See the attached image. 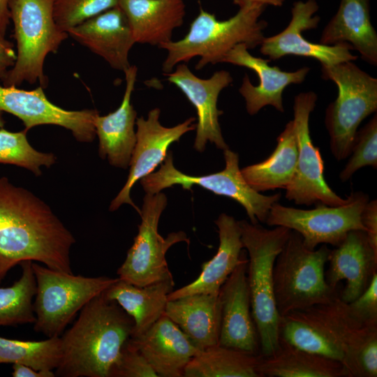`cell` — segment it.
Wrapping results in <instances>:
<instances>
[{"label":"cell","mask_w":377,"mask_h":377,"mask_svg":"<svg viewBox=\"0 0 377 377\" xmlns=\"http://www.w3.org/2000/svg\"><path fill=\"white\" fill-rule=\"evenodd\" d=\"M276 148L263 161L241 169L248 184L258 192L284 188L291 182L297 160V144L293 120L276 138Z\"/></svg>","instance_id":"f546056e"},{"label":"cell","mask_w":377,"mask_h":377,"mask_svg":"<svg viewBox=\"0 0 377 377\" xmlns=\"http://www.w3.org/2000/svg\"><path fill=\"white\" fill-rule=\"evenodd\" d=\"M362 328L349 317L346 303L339 296L331 303L281 316L279 341L337 360L345 367L349 349Z\"/></svg>","instance_id":"9c48e42d"},{"label":"cell","mask_w":377,"mask_h":377,"mask_svg":"<svg viewBox=\"0 0 377 377\" xmlns=\"http://www.w3.org/2000/svg\"><path fill=\"white\" fill-rule=\"evenodd\" d=\"M215 223L219 237L216 253L202 264L201 272L195 280L170 293L168 301L198 293L219 295L222 285L241 261L245 253L238 221L222 213Z\"/></svg>","instance_id":"cb8c5ba5"},{"label":"cell","mask_w":377,"mask_h":377,"mask_svg":"<svg viewBox=\"0 0 377 377\" xmlns=\"http://www.w3.org/2000/svg\"><path fill=\"white\" fill-rule=\"evenodd\" d=\"M175 68L172 72L164 75L184 94L196 110L195 149L203 151L208 141L223 151L229 148L221 133L219 117L223 111L218 109L217 102L221 91L232 82L230 73L220 70L209 78L202 79L194 75L184 63Z\"/></svg>","instance_id":"e0dca14e"},{"label":"cell","mask_w":377,"mask_h":377,"mask_svg":"<svg viewBox=\"0 0 377 377\" xmlns=\"http://www.w3.org/2000/svg\"><path fill=\"white\" fill-rule=\"evenodd\" d=\"M5 120L3 117V112L0 110V130L3 128Z\"/></svg>","instance_id":"f6af8a7d"},{"label":"cell","mask_w":377,"mask_h":377,"mask_svg":"<svg viewBox=\"0 0 377 377\" xmlns=\"http://www.w3.org/2000/svg\"><path fill=\"white\" fill-rule=\"evenodd\" d=\"M325 272V280L332 288L341 281L346 284L339 293L340 299L350 303L369 286L377 273V251L370 245L363 230L350 231L342 242L330 250Z\"/></svg>","instance_id":"ffe728a7"},{"label":"cell","mask_w":377,"mask_h":377,"mask_svg":"<svg viewBox=\"0 0 377 377\" xmlns=\"http://www.w3.org/2000/svg\"><path fill=\"white\" fill-rule=\"evenodd\" d=\"M164 314L201 350L219 344L221 321L219 295L198 293L168 301Z\"/></svg>","instance_id":"4316f807"},{"label":"cell","mask_w":377,"mask_h":377,"mask_svg":"<svg viewBox=\"0 0 377 377\" xmlns=\"http://www.w3.org/2000/svg\"><path fill=\"white\" fill-rule=\"evenodd\" d=\"M330 249L327 244L309 249L295 230L277 256L273 269L274 294L280 317L332 302L339 296L325 276Z\"/></svg>","instance_id":"5b68a950"},{"label":"cell","mask_w":377,"mask_h":377,"mask_svg":"<svg viewBox=\"0 0 377 377\" xmlns=\"http://www.w3.org/2000/svg\"><path fill=\"white\" fill-rule=\"evenodd\" d=\"M174 286L173 279L138 286L118 278L103 293L133 318L134 326L131 337H135L147 330L164 313L168 295Z\"/></svg>","instance_id":"83f0119b"},{"label":"cell","mask_w":377,"mask_h":377,"mask_svg":"<svg viewBox=\"0 0 377 377\" xmlns=\"http://www.w3.org/2000/svg\"><path fill=\"white\" fill-rule=\"evenodd\" d=\"M260 354L253 355L216 345L193 357L186 366L184 377H260Z\"/></svg>","instance_id":"4dcf8cb0"},{"label":"cell","mask_w":377,"mask_h":377,"mask_svg":"<svg viewBox=\"0 0 377 377\" xmlns=\"http://www.w3.org/2000/svg\"><path fill=\"white\" fill-rule=\"evenodd\" d=\"M68 34L112 68L124 72L130 67L128 54L135 43L128 20L118 5L79 24Z\"/></svg>","instance_id":"7402d4cb"},{"label":"cell","mask_w":377,"mask_h":377,"mask_svg":"<svg viewBox=\"0 0 377 377\" xmlns=\"http://www.w3.org/2000/svg\"><path fill=\"white\" fill-rule=\"evenodd\" d=\"M270 60L251 55L247 46L239 43L232 47L222 58L221 63H228L254 71L259 77V84L254 86L246 73L239 92L243 96L246 109L250 115L257 114L267 105L283 112L282 94L291 84H301L310 68L302 67L292 72L283 71L277 66H270Z\"/></svg>","instance_id":"d6986e66"},{"label":"cell","mask_w":377,"mask_h":377,"mask_svg":"<svg viewBox=\"0 0 377 377\" xmlns=\"http://www.w3.org/2000/svg\"><path fill=\"white\" fill-rule=\"evenodd\" d=\"M235 5L239 8L250 6H281L284 0H231Z\"/></svg>","instance_id":"ee69618b"},{"label":"cell","mask_w":377,"mask_h":377,"mask_svg":"<svg viewBox=\"0 0 377 377\" xmlns=\"http://www.w3.org/2000/svg\"><path fill=\"white\" fill-rule=\"evenodd\" d=\"M238 223L243 246L249 254L246 276L260 354L267 356L274 353L280 345L281 317L274 294L273 269L291 230L283 226L267 229L245 220Z\"/></svg>","instance_id":"277c9868"},{"label":"cell","mask_w":377,"mask_h":377,"mask_svg":"<svg viewBox=\"0 0 377 377\" xmlns=\"http://www.w3.org/2000/svg\"><path fill=\"white\" fill-rule=\"evenodd\" d=\"M12 376L13 377H54L52 370H36L22 364H13Z\"/></svg>","instance_id":"b9f144b4"},{"label":"cell","mask_w":377,"mask_h":377,"mask_svg":"<svg viewBox=\"0 0 377 377\" xmlns=\"http://www.w3.org/2000/svg\"><path fill=\"white\" fill-rule=\"evenodd\" d=\"M32 267L36 283L34 329L47 337H60L88 302L118 279L75 275L36 262Z\"/></svg>","instance_id":"ba28073f"},{"label":"cell","mask_w":377,"mask_h":377,"mask_svg":"<svg viewBox=\"0 0 377 377\" xmlns=\"http://www.w3.org/2000/svg\"><path fill=\"white\" fill-rule=\"evenodd\" d=\"M322 77L335 83L337 98L325 110L330 147L337 161L348 157L361 122L377 110V79L353 61L321 66Z\"/></svg>","instance_id":"52a82bcc"},{"label":"cell","mask_w":377,"mask_h":377,"mask_svg":"<svg viewBox=\"0 0 377 377\" xmlns=\"http://www.w3.org/2000/svg\"><path fill=\"white\" fill-rule=\"evenodd\" d=\"M345 367L349 377L377 376V327L360 330L349 350Z\"/></svg>","instance_id":"e575fe53"},{"label":"cell","mask_w":377,"mask_h":377,"mask_svg":"<svg viewBox=\"0 0 377 377\" xmlns=\"http://www.w3.org/2000/svg\"><path fill=\"white\" fill-rule=\"evenodd\" d=\"M133 326V318L116 302L103 293L97 295L59 337L61 357L55 376L109 377Z\"/></svg>","instance_id":"7a4b0ae2"},{"label":"cell","mask_w":377,"mask_h":377,"mask_svg":"<svg viewBox=\"0 0 377 377\" xmlns=\"http://www.w3.org/2000/svg\"><path fill=\"white\" fill-rule=\"evenodd\" d=\"M223 155L226 165L223 170L192 176L175 167L172 152L168 151L160 168L142 178L140 184L147 194H155L176 184L187 190L193 186H199L215 195L237 201L244 208L251 223H265L272 206L279 201L281 193L266 195L255 191L242 175L238 154L228 148L223 150Z\"/></svg>","instance_id":"30bf717a"},{"label":"cell","mask_w":377,"mask_h":377,"mask_svg":"<svg viewBox=\"0 0 377 377\" xmlns=\"http://www.w3.org/2000/svg\"><path fill=\"white\" fill-rule=\"evenodd\" d=\"M368 241L377 251V200H369L365 205L361 216Z\"/></svg>","instance_id":"ab89813d"},{"label":"cell","mask_w":377,"mask_h":377,"mask_svg":"<svg viewBox=\"0 0 377 377\" xmlns=\"http://www.w3.org/2000/svg\"><path fill=\"white\" fill-rule=\"evenodd\" d=\"M167 197L161 192L147 194L140 209L141 223L134 242L119 267V279L138 286H145L173 279L165 255L174 244L189 239L183 231L163 237L158 232L161 215L167 206Z\"/></svg>","instance_id":"7c38bea8"},{"label":"cell","mask_w":377,"mask_h":377,"mask_svg":"<svg viewBox=\"0 0 377 377\" xmlns=\"http://www.w3.org/2000/svg\"><path fill=\"white\" fill-rule=\"evenodd\" d=\"M9 1L0 0V38H5L7 28L10 21Z\"/></svg>","instance_id":"7bdbcfd3"},{"label":"cell","mask_w":377,"mask_h":377,"mask_svg":"<svg viewBox=\"0 0 377 377\" xmlns=\"http://www.w3.org/2000/svg\"><path fill=\"white\" fill-rule=\"evenodd\" d=\"M27 132H11L3 128L0 130V163L15 165L40 177V168L52 167L57 162V156L34 149L27 140Z\"/></svg>","instance_id":"836d02e7"},{"label":"cell","mask_w":377,"mask_h":377,"mask_svg":"<svg viewBox=\"0 0 377 377\" xmlns=\"http://www.w3.org/2000/svg\"><path fill=\"white\" fill-rule=\"evenodd\" d=\"M320 43H348L362 59L377 65V33L371 22L369 0H341L336 14L323 30Z\"/></svg>","instance_id":"484cf974"},{"label":"cell","mask_w":377,"mask_h":377,"mask_svg":"<svg viewBox=\"0 0 377 377\" xmlns=\"http://www.w3.org/2000/svg\"><path fill=\"white\" fill-rule=\"evenodd\" d=\"M318 99L314 91L300 92L294 98L293 123L297 160L294 176L286 188V198L298 205L324 204L338 206L346 202L328 186L320 149L311 140L309 117Z\"/></svg>","instance_id":"4fadbf2b"},{"label":"cell","mask_w":377,"mask_h":377,"mask_svg":"<svg viewBox=\"0 0 377 377\" xmlns=\"http://www.w3.org/2000/svg\"><path fill=\"white\" fill-rule=\"evenodd\" d=\"M128 341L161 377L183 376L187 364L202 351L164 313L144 333Z\"/></svg>","instance_id":"44dd1931"},{"label":"cell","mask_w":377,"mask_h":377,"mask_svg":"<svg viewBox=\"0 0 377 377\" xmlns=\"http://www.w3.org/2000/svg\"><path fill=\"white\" fill-rule=\"evenodd\" d=\"M247 264L244 253L220 289L221 321L219 345L258 355L260 341L251 313Z\"/></svg>","instance_id":"ac0fdd59"},{"label":"cell","mask_w":377,"mask_h":377,"mask_svg":"<svg viewBox=\"0 0 377 377\" xmlns=\"http://www.w3.org/2000/svg\"><path fill=\"white\" fill-rule=\"evenodd\" d=\"M318 9L316 0L294 2L289 24L280 33L264 37L260 45V52L270 61L295 55L315 59L321 66H326L355 61L357 57L350 52L353 47L348 43L327 45L314 43L304 38V31L318 26L320 18L314 15Z\"/></svg>","instance_id":"9a60e30c"},{"label":"cell","mask_w":377,"mask_h":377,"mask_svg":"<svg viewBox=\"0 0 377 377\" xmlns=\"http://www.w3.org/2000/svg\"><path fill=\"white\" fill-rule=\"evenodd\" d=\"M52 1H9L17 57L1 79L3 86L17 87L24 82H38L43 89L47 86L48 80L43 71L45 58L48 54L57 52L68 37L54 20Z\"/></svg>","instance_id":"8992f818"},{"label":"cell","mask_w":377,"mask_h":377,"mask_svg":"<svg viewBox=\"0 0 377 377\" xmlns=\"http://www.w3.org/2000/svg\"><path fill=\"white\" fill-rule=\"evenodd\" d=\"M61 357L59 337L23 341L0 337V364H22L36 370H55Z\"/></svg>","instance_id":"d6a6232c"},{"label":"cell","mask_w":377,"mask_h":377,"mask_svg":"<svg viewBox=\"0 0 377 377\" xmlns=\"http://www.w3.org/2000/svg\"><path fill=\"white\" fill-rule=\"evenodd\" d=\"M349 317L360 327H377V273L368 288L355 300L346 303Z\"/></svg>","instance_id":"f35d334b"},{"label":"cell","mask_w":377,"mask_h":377,"mask_svg":"<svg viewBox=\"0 0 377 377\" xmlns=\"http://www.w3.org/2000/svg\"><path fill=\"white\" fill-rule=\"evenodd\" d=\"M0 110L8 112L23 122L24 130L45 124L57 125L69 130L80 142H91L96 137L94 109L68 110L52 103L43 88L24 90L13 86H0Z\"/></svg>","instance_id":"5bb4252c"},{"label":"cell","mask_w":377,"mask_h":377,"mask_svg":"<svg viewBox=\"0 0 377 377\" xmlns=\"http://www.w3.org/2000/svg\"><path fill=\"white\" fill-rule=\"evenodd\" d=\"M369 197L362 191L351 192L344 204L330 206L317 204L314 209H303L275 202L265 223L283 226L297 232L304 244L313 250L319 244L339 246L351 230H363L362 211Z\"/></svg>","instance_id":"8fae6325"},{"label":"cell","mask_w":377,"mask_h":377,"mask_svg":"<svg viewBox=\"0 0 377 377\" xmlns=\"http://www.w3.org/2000/svg\"><path fill=\"white\" fill-rule=\"evenodd\" d=\"M3 278V276H1V272H0V280Z\"/></svg>","instance_id":"bcb514c9"},{"label":"cell","mask_w":377,"mask_h":377,"mask_svg":"<svg viewBox=\"0 0 377 377\" xmlns=\"http://www.w3.org/2000/svg\"><path fill=\"white\" fill-rule=\"evenodd\" d=\"M161 110H151L147 119H136V142L130 161L127 181L110 203L109 210L116 211L123 204H128L140 213V209L131 198V191L135 184L153 172L166 157L169 146L178 142L187 132L195 130V118L190 117L173 127H165L159 121Z\"/></svg>","instance_id":"2e32d148"},{"label":"cell","mask_w":377,"mask_h":377,"mask_svg":"<svg viewBox=\"0 0 377 377\" xmlns=\"http://www.w3.org/2000/svg\"><path fill=\"white\" fill-rule=\"evenodd\" d=\"M135 43L158 45L172 40L174 30L184 22L183 0H119Z\"/></svg>","instance_id":"d4e9b609"},{"label":"cell","mask_w":377,"mask_h":377,"mask_svg":"<svg viewBox=\"0 0 377 377\" xmlns=\"http://www.w3.org/2000/svg\"><path fill=\"white\" fill-rule=\"evenodd\" d=\"M118 1L53 0V15L58 27L68 33L84 21L117 6Z\"/></svg>","instance_id":"8d00e7d4"},{"label":"cell","mask_w":377,"mask_h":377,"mask_svg":"<svg viewBox=\"0 0 377 377\" xmlns=\"http://www.w3.org/2000/svg\"><path fill=\"white\" fill-rule=\"evenodd\" d=\"M72 232L50 207L28 189L0 177V272L24 261L73 273Z\"/></svg>","instance_id":"6da1fadb"},{"label":"cell","mask_w":377,"mask_h":377,"mask_svg":"<svg viewBox=\"0 0 377 377\" xmlns=\"http://www.w3.org/2000/svg\"><path fill=\"white\" fill-rule=\"evenodd\" d=\"M137 72L138 68L134 65H131L124 72L126 87L119 107L107 115L97 114L94 121L99 141V156L107 158L111 165L124 169L129 166L136 142L137 113L131 100Z\"/></svg>","instance_id":"603a6c76"},{"label":"cell","mask_w":377,"mask_h":377,"mask_svg":"<svg viewBox=\"0 0 377 377\" xmlns=\"http://www.w3.org/2000/svg\"><path fill=\"white\" fill-rule=\"evenodd\" d=\"M265 8L257 5L241 8L226 20H219L214 14L200 9L183 38L158 46L168 52L162 71L170 73L177 64L195 57H200L195 69L200 70L207 64L221 63L224 55L237 44L244 43L249 50L260 45L267 27L266 21L260 20Z\"/></svg>","instance_id":"3957f363"},{"label":"cell","mask_w":377,"mask_h":377,"mask_svg":"<svg viewBox=\"0 0 377 377\" xmlns=\"http://www.w3.org/2000/svg\"><path fill=\"white\" fill-rule=\"evenodd\" d=\"M16 57L13 44L6 38H0V80L14 65Z\"/></svg>","instance_id":"60d3db41"},{"label":"cell","mask_w":377,"mask_h":377,"mask_svg":"<svg viewBox=\"0 0 377 377\" xmlns=\"http://www.w3.org/2000/svg\"><path fill=\"white\" fill-rule=\"evenodd\" d=\"M350 158L339 174L342 182L348 181L362 168H377V115L357 131Z\"/></svg>","instance_id":"d590c367"},{"label":"cell","mask_w":377,"mask_h":377,"mask_svg":"<svg viewBox=\"0 0 377 377\" xmlns=\"http://www.w3.org/2000/svg\"><path fill=\"white\" fill-rule=\"evenodd\" d=\"M109 377H158L146 358L128 340L110 369Z\"/></svg>","instance_id":"74e56055"},{"label":"cell","mask_w":377,"mask_h":377,"mask_svg":"<svg viewBox=\"0 0 377 377\" xmlns=\"http://www.w3.org/2000/svg\"><path fill=\"white\" fill-rule=\"evenodd\" d=\"M272 354L260 355V377H348L340 362L279 341Z\"/></svg>","instance_id":"f1b7e54d"},{"label":"cell","mask_w":377,"mask_h":377,"mask_svg":"<svg viewBox=\"0 0 377 377\" xmlns=\"http://www.w3.org/2000/svg\"><path fill=\"white\" fill-rule=\"evenodd\" d=\"M22 274L10 286L0 287V326L34 324L36 290L31 261L20 263Z\"/></svg>","instance_id":"1f68e13d"}]
</instances>
